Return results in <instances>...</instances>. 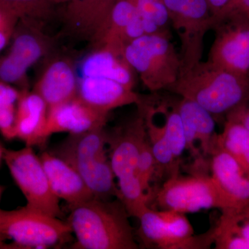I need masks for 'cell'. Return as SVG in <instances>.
I'll list each match as a JSON object with an SVG mask.
<instances>
[{
	"instance_id": "cell-9",
	"label": "cell",
	"mask_w": 249,
	"mask_h": 249,
	"mask_svg": "<svg viewBox=\"0 0 249 249\" xmlns=\"http://www.w3.org/2000/svg\"><path fill=\"white\" fill-rule=\"evenodd\" d=\"M170 24L181 43V70L201 61L204 41L212 30L213 19L207 0H164Z\"/></svg>"
},
{
	"instance_id": "cell-23",
	"label": "cell",
	"mask_w": 249,
	"mask_h": 249,
	"mask_svg": "<svg viewBox=\"0 0 249 249\" xmlns=\"http://www.w3.org/2000/svg\"><path fill=\"white\" fill-rule=\"evenodd\" d=\"M138 107L143 114L147 137L157 163V175L169 173V178L178 175V161L174 157L163 124L157 122L148 98L144 97Z\"/></svg>"
},
{
	"instance_id": "cell-14",
	"label": "cell",
	"mask_w": 249,
	"mask_h": 249,
	"mask_svg": "<svg viewBox=\"0 0 249 249\" xmlns=\"http://www.w3.org/2000/svg\"><path fill=\"white\" fill-rule=\"evenodd\" d=\"M211 178L227 201V210L249 206V175L231 156L217 148L211 155Z\"/></svg>"
},
{
	"instance_id": "cell-20",
	"label": "cell",
	"mask_w": 249,
	"mask_h": 249,
	"mask_svg": "<svg viewBox=\"0 0 249 249\" xmlns=\"http://www.w3.org/2000/svg\"><path fill=\"white\" fill-rule=\"evenodd\" d=\"M81 71L83 76L107 78L131 89L135 87L136 72L124 55L103 47L93 49L83 60Z\"/></svg>"
},
{
	"instance_id": "cell-34",
	"label": "cell",
	"mask_w": 249,
	"mask_h": 249,
	"mask_svg": "<svg viewBox=\"0 0 249 249\" xmlns=\"http://www.w3.org/2000/svg\"><path fill=\"white\" fill-rule=\"evenodd\" d=\"M14 30L0 29V52L9 44Z\"/></svg>"
},
{
	"instance_id": "cell-30",
	"label": "cell",
	"mask_w": 249,
	"mask_h": 249,
	"mask_svg": "<svg viewBox=\"0 0 249 249\" xmlns=\"http://www.w3.org/2000/svg\"><path fill=\"white\" fill-rule=\"evenodd\" d=\"M137 171L139 181L142 183L144 191L150 196V183L155 175H157V163L147 134L141 147Z\"/></svg>"
},
{
	"instance_id": "cell-18",
	"label": "cell",
	"mask_w": 249,
	"mask_h": 249,
	"mask_svg": "<svg viewBox=\"0 0 249 249\" xmlns=\"http://www.w3.org/2000/svg\"><path fill=\"white\" fill-rule=\"evenodd\" d=\"M116 0H68L63 14L67 31L91 42Z\"/></svg>"
},
{
	"instance_id": "cell-28",
	"label": "cell",
	"mask_w": 249,
	"mask_h": 249,
	"mask_svg": "<svg viewBox=\"0 0 249 249\" xmlns=\"http://www.w3.org/2000/svg\"><path fill=\"white\" fill-rule=\"evenodd\" d=\"M137 13L146 25L148 34L169 31L168 9L164 0H132Z\"/></svg>"
},
{
	"instance_id": "cell-33",
	"label": "cell",
	"mask_w": 249,
	"mask_h": 249,
	"mask_svg": "<svg viewBox=\"0 0 249 249\" xmlns=\"http://www.w3.org/2000/svg\"><path fill=\"white\" fill-rule=\"evenodd\" d=\"M233 14L242 15L249 19V0H235L231 13L229 16Z\"/></svg>"
},
{
	"instance_id": "cell-26",
	"label": "cell",
	"mask_w": 249,
	"mask_h": 249,
	"mask_svg": "<svg viewBox=\"0 0 249 249\" xmlns=\"http://www.w3.org/2000/svg\"><path fill=\"white\" fill-rule=\"evenodd\" d=\"M163 116V124L174 157L179 162L187 149V142L181 116L177 107V102L161 101L157 102Z\"/></svg>"
},
{
	"instance_id": "cell-3",
	"label": "cell",
	"mask_w": 249,
	"mask_h": 249,
	"mask_svg": "<svg viewBox=\"0 0 249 249\" xmlns=\"http://www.w3.org/2000/svg\"><path fill=\"white\" fill-rule=\"evenodd\" d=\"M124 56L152 93L168 89L179 76L181 58L172 42L170 31L136 39L125 46Z\"/></svg>"
},
{
	"instance_id": "cell-8",
	"label": "cell",
	"mask_w": 249,
	"mask_h": 249,
	"mask_svg": "<svg viewBox=\"0 0 249 249\" xmlns=\"http://www.w3.org/2000/svg\"><path fill=\"white\" fill-rule=\"evenodd\" d=\"M155 201L161 210L183 214L202 210L228 209L227 201L211 175L201 173L168 178L157 192Z\"/></svg>"
},
{
	"instance_id": "cell-5",
	"label": "cell",
	"mask_w": 249,
	"mask_h": 249,
	"mask_svg": "<svg viewBox=\"0 0 249 249\" xmlns=\"http://www.w3.org/2000/svg\"><path fill=\"white\" fill-rule=\"evenodd\" d=\"M137 219L139 237L149 247L160 249H204L213 244V228L203 235H195L185 214L170 210L155 211L150 206Z\"/></svg>"
},
{
	"instance_id": "cell-25",
	"label": "cell",
	"mask_w": 249,
	"mask_h": 249,
	"mask_svg": "<svg viewBox=\"0 0 249 249\" xmlns=\"http://www.w3.org/2000/svg\"><path fill=\"white\" fill-rule=\"evenodd\" d=\"M217 147L231 156L249 175V130L247 127L227 119L223 132L218 134Z\"/></svg>"
},
{
	"instance_id": "cell-17",
	"label": "cell",
	"mask_w": 249,
	"mask_h": 249,
	"mask_svg": "<svg viewBox=\"0 0 249 249\" xmlns=\"http://www.w3.org/2000/svg\"><path fill=\"white\" fill-rule=\"evenodd\" d=\"M40 158L52 191L60 200L71 206L94 198L80 174L66 160L47 152Z\"/></svg>"
},
{
	"instance_id": "cell-24",
	"label": "cell",
	"mask_w": 249,
	"mask_h": 249,
	"mask_svg": "<svg viewBox=\"0 0 249 249\" xmlns=\"http://www.w3.org/2000/svg\"><path fill=\"white\" fill-rule=\"evenodd\" d=\"M108 133L105 127H98L83 133L70 134L62 142L55 155L70 164L93 158L107 155ZM55 155V154H54Z\"/></svg>"
},
{
	"instance_id": "cell-11",
	"label": "cell",
	"mask_w": 249,
	"mask_h": 249,
	"mask_svg": "<svg viewBox=\"0 0 249 249\" xmlns=\"http://www.w3.org/2000/svg\"><path fill=\"white\" fill-rule=\"evenodd\" d=\"M146 136L143 114L139 109L138 116L114 133L108 134L109 161L117 181L139 178L137 162L142 142Z\"/></svg>"
},
{
	"instance_id": "cell-13",
	"label": "cell",
	"mask_w": 249,
	"mask_h": 249,
	"mask_svg": "<svg viewBox=\"0 0 249 249\" xmlns=\"http://www.w3.org/2000/svg\"><path fill=\"white\" fill-rule=\"evenodd\" d=\"M78 80L71 59L55 57L46 65L33 91L45 101L49 109L76 97Z\"/></svg>"
},
{
	"instance_id": "cell-10",
	"label": "cell",
	"mask_w": 249,
	"mask_h": 249,
	"mask_svg": "<svg viewBox=\"0 0 249 249\" xmlns=\"http://www.w3.org/2000/svg\"><path fill=\"white\" fill-rule=\"evenodd\" d=\"M214 39L207 61L240 76L249 77V19L233 14L213 27Z\"/></svg>"
},
{
	"instance_id": "cell-2",
	"label": "cell",
	"mask_w": 249,
	"mask_h": 249,
	"mask_svg": "<svg viewBox=\"0 0 249 249\" xmlns=\"http://www.w3.org/2000/svg\"><path fill=\"white\" fill-rule=\"evenodd\" d=\"M167 90L194 101L213 116L227 115L249 101V78L200 61L181 70Z\"/></svg>"
},
{
	"instance_id": "cell-38",
	"label": "cell",
	"mask_w": 249,
	"mask_h": 249,
	"mask_svg": "<svg viewBox=\"0 0 249 249\" xmlns=\"http://www.w3.org/2000/svg\"></svg>"
},
{
	"instance_id": "cell-1",
	"label": "cell",
	"mask_w": 249,
	"mask_h": 249,
	"mask_svg": "<svg viewBox=\"0 0 249 249\" xmlns=\"http://www.w3.org/2000/svg\"><path fill=\"white\" fill-rule=\"evenodd\" d=\"M67 218L80 249H137L129 214L120 200L92 198L70 206Z\"/></svg>"
},
{
	"instance_id": "cell-37",
	"label": "cell",
	"mask_w": 249,
	"mask_h": 249,
	"mask_svg": "<svg viewBox=\"0 0 249 249\" xmlns=\"http://www.w3.org/2000/svg\"><path fill=\"white\" fill-rule=\"evenodd\" d=\"M4 191V187L0 185V199H1V195Z\"/></svg>"
},
{
	"instance_id": "cell-32",
	"label": "cell",
	"mask_w": 249,
	"mask_h": 249,
	"mask_svg": "<svg viewBox=\"0 0 249 249\" xmlns=\"http://www.w3.org/2000/svg\"><path fill=\"white\" fill-rule=\"evenodd\" d=\"M227 119L237 121L249 130V101L227 114Z\"/></svg>"
},
{
	"instance_id": "cell-31",
	"label": "cell",
	"mask_w": 249,
	"mask_h": 249,
	"mask_svg": "<svg viewBox=\"0 0 249 249\" xmlns=\"http://www.w3.org/2000/svg\"><path fill=\"white\" fill-rule=\"evenodd\" d=\"M212 14V30L218 22L231 13L235 0H207Z\"/></svg>"
},
{
	"instance_id": "cell-6",
	"label": "cell",
	"mask_w": 249,
	"mask_h": 249,
	"mask_svg": "<svg viewBox=\"0 0 249 249\" xmlns=\"http://www.w3.org/2000/svg\"><path fill=\"white\" fill-rule=\"evenodd\" d=\"M43 24L33 18H19L9 52L0 56V78L18 86L29 84V69L53 49V40L45 34Z\"/></svg>"
},
{
	"instance_id": "cell-35",
	"label": "cell",
	"mask_w": 249,
	"mask_h": 249,
	"mask_svg": "<svg viewBox=\"0 0 249 249\" xmlns=\"http://www.w3.org/2000/svg\"><path fill=\"white\" fill-rule=\"evenodd\" d=\"M52 1L56 6L58 4H66L68 0H52Z\"/></svg>"
},
{
	"instance_id": "cell-27",
	"label": "cell",
	"mask_w": 249,
	"mask_h": 249,
	"mask_svg": "<svg viewBox=\"0 0 249 249\" xmlns=\"http://www.w3.org/2000/svg\"><path fill=\"white\" fill-rule=\"evenodd\" d=\"M21 89L0 80V134L8 141L16 139V110Z\"/></svg>"
},
{
	"instance_id": "cell-15",
	"label": "cell",
	"mask_w": 249,
	"mask_h": 249,
	"mask_svg": "<svg viewBox=\"0 0 249 249\" xmlns=\"http://www.w3.org/2000/svg\"><path fill=\"white\" fill-rule=\"evenodd\" d=\"M76 96L91 107L108 114L129 105L138 106L144 98L114 80L95 76H82L78 80Z\"/></svg>"
},
{
	"instance_id": "cell-21",
	"label": "cell",
	"mask_w": 249,
	"mask_h": 249,
	"mask_svg": "<svg viewBox=\"0 0 249 249\" xmlns=\"http://www.w3.org/2000/svg\"><path fill=\"white\" fill-rule=\"evenodd\" d=\"M135 13L132 0H116L91 42L93 49L103 47L124 55V34Z\"/></svg>"
},
{
	"instance_id": "cell-19",
	"label": "cell",
	"mask_w": 249,
	"mask_h": 249,
	"mask_svg": "<svg viewBox=\"0 0 249 249\" xmlns=\"http://www.w3.org/2000/svg\"><path fill=\"white\" fill-rule=\"evenodd\" d=\"M47 114V105L37 93L33 90H21L16 110V139L31 147L46 142Z\"/></svg>"
},
{
	"instance_id": "cell-4",
	"label": "cell",
	"mask_w": 249,
	"mask_h": 249,
	"mask_svg": "<svg viewBox=\"0 0 249 249\" xmlns=\"http://www.w3.org/2000/svg\"><path fill=\"white\" fill-rule=\"evenodd\" d=\"M72 231L67 221L36 211L26 205L12 211L0 209V248L47 249L67 241Z\"/></svg>"
},
{
	"instance_id": "cell-36",
	"label": "cell",
	"mask_w": 249,
	"mask_h": 249,
	"mask_svg": "<svg viewBox=\"0 0 249 249\" xmlns=\"http://www.w3.org/2000/svg\"><path fill=\"white\" fill-rule=\"evenodd\" d=\"M4 148L1 145H0V163H1V160H3V155H4Z\"/></svg>"
},
{
	"instance_id": "cell-16",
	"label": "cell",
	"mask_w": 249,
	"mask_h": 249,
	"mask_svg": "<svg viewBox=\"0 0 249 249\" xmlns=\"http://www.w3.org/2000/svg\"><path fill=\"white\" fill-rule=\"evenodd\" d=\"M177 107L182 121L187 149L193 156L199 155L195 145L199 142L204 155H212L218 147L214 116L197 103L185 98L177 101Z\"/></svg>"
},
{
	"instance_id": "cell-12",
	"label": "cell",
	"mask_w": 249,
	"mask_h": 249,
	"mask_svg": "<svg viewBox=\"0 0 249 249\" xmlns=\"http://www.w3.org/2000/svg\"><path fill=\"white\" fill-rule=\"evenodd\" d=\"M108 113L98 111L78 97L48 109L45 139L52 134L67 132L83 133L91 129L105 127Z\"/></svg>"
},
{
	"instance_id": "cell-29",
	"label": "cell",
	"mask_w": 249,
	"mask_h": 249,
	"mask_svg": "<svg viewBox=\"0 0 249 249\" xmlns=\"http://www.w3.org/2000/svg\"><path fill=\"white\" fill-rule=\"evenodd\" d=\"M19 18H29L46 22L53 17L55 5L52 0H0Z\"/></svg>"
},
{
	"instance_id": "cell-22",
	"label": "cell",
	"mask_w": 249,
	"mask_h": 249,
	"mask_svg": "<svg viewBox=\"0 0 249 249\" xmlns=\"http://www.w3.org/2000/svg\"><path fill=\"white\" fill-rule=\"evenodd\" d=\"M213 228V244L217 249H249V206L222 211Z\"/></svg>"
},
{
	"instance_id": "cell-7",
	"label": "cell",
	"mask_w": 249,
	"mask_h": 249,
	"mask_svg": "<svg viewBox=\"0 0 249 249\" xmlns=\"http://www.w3.org/2000/svg\"><path fill=\"white\" fill-rule=\"evenodd\" d=\"M3 160L27 206L54 217L62 215L60 199L52 191L40 157L33 147L25 145L18 150L4 148Z\"/></svg>"
}]
</instances>
